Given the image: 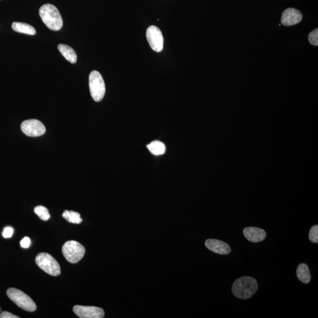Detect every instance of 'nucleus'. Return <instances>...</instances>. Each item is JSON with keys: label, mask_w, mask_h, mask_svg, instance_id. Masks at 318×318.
Masks as SVG:
<instances>
[{"label": "nucleus", "mask_w": 318, "mask_h": 318, "mask_svg": "<svg viewBox=\"0 0 318 318\" xmlns=\"http://www.w3.org/2000/svg\"><path fill=\"white\" fill-rule=\"evenodd\" d=\"M258 284L255 279L244 277L238 279L232 286V292L236 297L241 300H247L252 297L257 291Z\"/></svg>", "instance_id": "f257e3e1"}, {"label": "nucleus", "mask_w": 318, "mask_h": 318, "mask_svg": "<svg viewBox=\"0 0 318 318\" xmlns=\"http://www.w3.org/2000/svg\"><path fill=\"white\" fill-rule=\"evenodd\" d=\"M39 15L42 21L50 30L59 31L62 28V18L54 5L50 4L43 5L39 10Z\"/></svg>", "instance_id": "f03ea898"}, {"label": "nucleus", "mask_w": 318, "mask_h": 318, "mask_svg": "<svg viewBox=\"0 0 318 318\" xmlns=\"http://www.w3.org/2000/svg\"><path fill=\"white\" fill-rule=\"evenodd\" d=\"M7 295L14 303L24 311L32 312L37 309L34 300L20 290L13 288L8 289Z\"/></svg>", "instance_id": "7ed1b4c3"}, {"label": "nucleus", "mask_w": 318, "mask_h": 318, "mask_svg": "<svg viewBox=\"0 0 318 318\" xmlns=\"http://www.w3.org/2000/svg\"><path fill=\"white\" fill-rule=\"evenodd\" d=\"M62 252L66 260L74 264L79 262L84 257L86 249L79 242L70 241L64 244Z\"/></svg>", "instance_id": "20e7f679"}, {"label": "nucleus", "mask_w": 318, "mask_h": 318, "mask_svg": "<svg viewBox=\"0 0 318 318\" xmlns=\"http://www.w3.org/2000/svg\"><path fill=\"white\" fill-rule=\"evenodd\" d=\"M35 262L41 269L48 274L53 277H57L60 275L61 268L59 264L50 254L39 253L36 256Z\"/></svg>", "instance_id": "39448f33"}, {"label": "nucleus", "mask_w": 318, "mask_h": 318, "mask_svg": "<svg viewBox=\"0 0 318 318\" xmlns=\"http://www.w3.org/2000/svg\"><path fill=\"white\" fill-rule=\"evenodd\" d=\"M89 88L92 98L94 101H101L105 96L106 86L104 80L99 71L91 72L89 76Z\"/></svg>", "instance_id": "423d86ee"}, {"label": "nucleus", "mask_w": 318, "mask_h": 318, "mask_svg": "<svg viewBox=\"0 0 318 318\" xmlns=\"http://www.w3.org/2000/svg\"><path fill=\"white\" fill-rule=\"evenodd\" d=\"M146 38L149 45L156 52H160L163 49V37L162 33L158 27L151 26L148 28Z\"/></svg>", "instance_id": "0eeeda50"}, {"label": "nucleus", "mask_w": 318, "mask_h": 318, "mask_svg": "<svg viewBox=\"0 0 318 318\" xmlns=\"http://www.w3.org/2000/svg\"><path fill=\"white\" fill-rule=\"evenodd\" d=\"M21 129L25 135L30 137H38L46 133L43 123L36 119L27 120L22 123Z\"/></svg>", "instance_id": "6e6552de"}, {"label": "nucleus", "mask_w": 318, "mask_h": 318, "mask_svg": "<svg viewBox=\"0 0 318 318\" xmlns=\"http://www.w3.org/2000/svg\"><path fill=\"white\" fill-rule=\"evenodd\" d=\"M73 311L80 318H103L105 316L104 310L96 306L76 305Z\"/></svg>", "instance_id": "1a4fd4ad"}, {"label": "nucleus", "mask_w": 318, "mask_h": 318, "mask_svg": "<svg viewBox=\"0 0 318 318\" xmlns=\"http://www.w3.org/2000/svg\"><path fill=\"white\" fill-rule=\"evenodd\" d=\"M302 19V14L295 8H289L282 15L281 23L284 26H292L300 23Z\"/></svg>", "instance_id": "9d476101"}, {"label": "nucleus", "mask_w": 318, "mask_h": 318, "mask_svg": "<svg viewBox=\"0 0 318 318\" xmlns=\"http://www.w3.org/2000/svg\"><path fill=\"white\" fill-rule=\"evenodd\" d=\"M205 244L208 249L219 255H228L231 252L230 245L220 240L209 239L206 240Z\"/></svg>", "instance_id": "9b49d317"}, {"label": "nucleus", "mask_w": 318, "mask_h": 318, "mask_svg": "<svg viewBox=\"0 0 318 318\" xmlns=\"http://www.w3.org/2000/svg\"><path fill=\"white\" fill-rule=\"evenodd\" d=\"M244 234L248 241L254 243L263 241L266 236V231L261 228L255 227L245 228Z\"/></svg>", "instance_id": "f8f14e48"}, {"label": "nucleus", "mask_w": 318, "mask_h": 318, "mask_svg": "<svg viewBox=\"0 0 318 318\" xmlns=\"http://www.w3.org/2000/svg\"><path fill=\"white\" fill-rule=\"evenodd\" d=\"M58 49L63 56L69 62L72 64L76 63L77 59L76 53L71 47L65 44H60L58 46Z\"/></svg>", "instance_id": "ddd939ff"}, {"label": "nucleus", "mask_w": 318, "mask_h": 318, "mask_svg": "<svg viewBox=\"0 0 318 318\" xmlns=\"http://www.w3.org/2000/svg\"><path fill=\"white\" fill-rule=\"evenodd\" d=\"M297 276L298 280L303 283H309L311 280L310 270L308 265L300 264L297 269Z\"/></svg>", "instance_id": "4468645a"}, {"label": "nucleus", "mask_w": 318, "mask_h": 318, "mask_svg": "<svg viewBox=\"0 0 318 318\" xmlns=\"http://www.w3.org/2000/svg\"><path fill=\"white\" fill-rule=\"evenodd\" d=\"M12 29L16 32L23 33V34L31 35H34L36 34V30L35 28L27 23L15 22L12 24Z\"/></svg>", "instance_id": "2eb2a0df"}, {"label": "nucleus", "mask_w": 318, "mask_h": 318, "mask_svg": "<svg viewBox=\"0 0 318 318\" xmlns=\"http://www.w3.org/2000/svg\"><path fill=\"white\" fill-rule=\"evenodd\" d=\"M147 149L153 155L159 156L163 155L166 152V146L162 142L154 141L147 145Z\"/></svg>", "instance_id": "dca6fc26"}, {"label": "nucleus", "mask_w": 318, "mask_h": 318, "mask_svg": "<svg viewBox=\"0 0 318 318\" xmlns=\"http://www.w3.org/2000/svg\"><path fill=\"white\" fill-rule=\"evenodd\" d=\"M63 217L71 224H80L83 221L80 213L74 211H65L63 213Z\"/></svg>", "instance_id": "f3484780"}, {"label": "nucleus", "mask_w": 318, "mask_h": 318, "mask_svg": "<svg viewBox=\"0 0 318 318\" xmlns=\"http://www.w3.org/2000/svg\"><path fill=\"white\" fill-rule=\"evenodd\" d=\"M35 212L42 220L47 221L50 218L48 209L43 206H38L35 209Z\"/></svg>", "instance_id": "a211bd4d"}, {"label": "nucleus", "mask_w": 318, "mask_h": 318, "mask_svg": "<svg viewBox=\"0 0 318 318\" xmlns=\"http://www.w3.org/2000/svg\"><path fill=\"white\" fill-rule=\"evenodd\" d=\"M309 240L315 244H318V226L315 225L312 227L309 231Z\"/></svg>", "instance_id": "6ab92c4d"}, {"label": "nucleus", "mask_w": 318, "mask_h": 318, "mask_svg": "<svg viewBox=\"0 0 318 318\" xmlns=\"http://www.w3.org/2000/svg\"><path fill=\"white\" fill-rule=\"evenodd\" d=\"M318 29H315L314 31H312V32L309 33L308 36V40L309 43H310L312 45L315 46H318Z\"/></svg>", "instance_id": "aec40b11"}, {"label": "nucleus", "mask_w": 318, "mask_h": 318, "mask_svg": "<svg viewBox=\"0 0 318 318\" xmlns=\"http://www.w3.org/2000/svg\"><path fill=\"white\" fill-rule=\"evenodd\" d=\"M14 230L12 228L6 227L4 228L3 232H2V236L4 238H10L13 235Z\"/></svg>", "instance_id": "412c9836"}, {"label": "nucleus", "mask_w": 318, "mask_h": 318, "mask_svg": "<svg viewBox=\"0 0 318 318\" xmlns=\"http://www.w3.org/2000/svg\"><path fill=\"white\" fill-rule=\"evenodd\" d=\"M31 240L29 237H25L20 242V245L21 247L24 249H27L30 246Z\"/></svg>", "instance_id": "4be33fe9"}, {"label": "nucleus", "mask_w": 318, "mask_h": 318, "mask_svg": "<svg viewBox=\"0 0 318 318\" xmlns=\"http://www.w3.org/2000/svg\"><path fill=\"white\" fill-rule=\"evenodd\" d=\"M0 318H19V317L11 314L10 312L4 311L0 313Z\"/></svg>", "instance_id": "5701e85b"}, {"label": "nucleus", "mask_w": 318, "mask_h": 318, "mask_svg": "<svg viewBox=\"0 0 318 318\" xmlns=\"http://www.w3.org/2000/svg\"><path fill=\"white\" fill-rule=\"evenodd\" d=\"M1 312H2V311H1V309L0 308V313H1Z\"/></svg>", "instance_id": "b1692460"}]
</instances>
